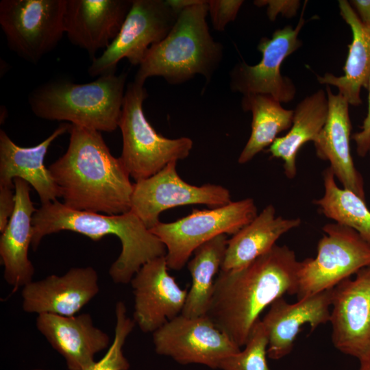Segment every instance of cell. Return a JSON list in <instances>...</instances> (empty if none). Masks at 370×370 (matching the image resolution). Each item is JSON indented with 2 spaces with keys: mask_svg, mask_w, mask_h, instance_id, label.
Masks as SVG:
<instances>
[{
  "mask_svg": "<svg viewBox=\"0 0 370 370\" xmlns=\"http://www.w3.org/2000/svg\"><path fill=\"white\" fill-rule=\"evenodd\" d=\"M258 214L254 200L245 198L192 212L170 223L160 222L150 231L166 248L169 269L180 270L199 246L221 234L237 233Z\"/></svg>",
  "mask_w": 370,
  "mask_h": 370,
  "instance_id": "cell-7",
  "label": "cell"
},
{
  "mask_svg": "<svg viewBox=\"0 0 370 370\" xmlns=\"http://www.w3.org/2000/svg\"><path fill=\"white\" fill-rule=\"evenodd\" d=\"M269 338L262 320L259 319L248 337L243 350L224 358L221 370H269L267 356Z\"/></svg>",
  "mask_w": 370,
  "mask_h": 370,
  "instance_id": "cell-29",
  "label": "cell"
},
{
  "mask_svg": "<svg viewBox=\"0 0 370 370\" xmlns=\"http://www.w3.org/2000/svg\"><path fill=\"white\" fill-rule=\"evenodd\" d=\"M367 89L369 91L367 116L364 119L361 130L352 136L356 143L357 153L362 158L369 153L370 150V79Z\"/></svg>",
  "mask_w": 370,
  "mask_h": 370,
  "instance_id": "cell-34",
  "label": "cell"
},
{
  "mask_svg": "<svg viewBox=\"0 0 370 370\" xmlns=\"http://www.w3.org/2000/svg\"><path fill=\"white\" fill-rule=\"evenodd\" d=\"M243 2L242 0L208 1L213 28L216 31H224L227 25L235 20Z\"/></svg>",
  "mask_w": 370,
  "mask_h": 370,
  "instance_id": "cell-31",
  "label": "cell"
},
{
  "mask_svg": "<svg viewBox=\"0 0 370 370\" xmlns=\"http://www.w3.org/2000/svg\"><path fill=\"white\" fill-rule=\"evenodd\" d=\"M16 205L14 212L0 237V256L4 267L3 277L13 288L32 281L34 267L28 258L33 236L34 208L30 198L29 184L21 178L14 179Z\"/></svg>",
  "mask_w": 370,
  "mask_h": 370,
  "instance_id": "cell-22",
  "label": "cell"
},
{
  "mask_svg": "<svg viewBox=\"0 0 370 370\" xmlns=\"http://www.w3.org/2000/svg\"><path fill=\"white\" fill-rule=\"evenodd\" d=\"M227 235L206 242L193 252L187 262L192 278L182 314L187 317L206 315L212 299L215 275L221 269L227 247Z\"/></svg>",
  "mask_w": 370,
  "mask_h": 370,
  "instance_id": "cell-27",
  "label": "cell"
},
{
  "mask_svg": "<svg viewBox=\"0 0 370 370\" xmlns=\"http://www.w3.org/2000/svg\"><path fill=\"white\" fill-rule=\"evenodd\" d=\"M359 367L358 370H370V351L358 359Z\"/></svg>",
  "mask_w": 370,
  "mask_h": 370,
  "instance_id": "cell-37",
  "label": "cell"
},
{
  "mask_svg": "<svg viewBox=\"0 0 370 370\" xmlns=\"http://www.w3.org/2000/svg\"><path fill=\"white\" fill-rule=\"evenodd\" d=\"M325 90L328 114L323 127L313 142L317 156L330 162L329 167L344 188L365 200L363 178L351 153L349 104L340 93H333L329 86H326Z\"/></svg>",
  "mask_w": 370,
  "mask_h": 370,
  "instance_id": "cell-20",
  "label": "cell"
},
{
  "mask_svg": "<svg viewBox=\"0 0 370 370\" xmlns=\"http://www.w3.org/2000/svg\"><path fill=\"white\" fill-rule=\"evenodd\" d=\"M37 330L65 360L68 370H87L96 354L108 348L107 333L95 326L90 314L71 317L42 313L36 319Z\"/></svg>",
  "mask_w": 370,
  "mask_h": 370,
  "instance_id": "cell-18",
  "label": "cell"
},
{
  "mask_svg": "<svg viewBox=\"0 0 370 370\" xmlns=\"http://www.w3.org/2000/svg\"><path fill=\"white\" fill-rule=\"evenodd\" d=\"M322 230L316 257L301 261L298 299L333 288L370 265V244L354 230L336 223Z\"/></svg>",
  "mask_w": 370,
  "mask_h": 370,
  "instance_id": "cell-9",
  "label": "cell"
},
{
  "mask_svg": "<svg viewBox=\"0 0 370 370\" xmlns=\"http://www.w3.org/2000/svg\"><path fill=\"white\" fill-rule=\"evenodd\" d=\"M99 277L92 267H73L63 275H50L28 283L22 290L25 312L74 316L99 291Z\"/></svg>",
  "mask_w": 370,
  "mask_h": 370,
  "instance_id": "cell-16",
  "label": "cell"
},
{
  "mask_svg": "<svg viewBox=\"0 0 370 370\" xmlns=\"http://www.w3.org/2000/svg\"><path fill=\"white\" fill-rule=\"evenodd\" d=\"M32 370H51V369H34Z\"/></svg>",
  "mask_w": 370,
  "mask_h": 370,
  "instance_id": "cell-38",
  "label": "cell"
},
{
  "mask_svg": "<svg viewBox=\"0 0 370 370\" xmlns=\"http://www.w3.org/2000/svg\"><path fill=\"white\" fill-rule=\"evenodd\" d=\"M32 224L34 251L45 236L64 230L83 234L94 241L107 235L117 236L122 249L109 269L111 279L117 284L129 283L143 264L166 254L165 245L131 210L121 214L80 211L56 200L37 208Z\"/></svg>",
  "mask_w": 370,
  "mask_h": 370,
  "instance_id": "cell-3",
  "label": "cell"
},
{
  "mask_svg": "<svg viewBox=\"0 0 370 370\" xmlns=\"http://www.w3.org/2000/svg\"><path fill=\"white\" fill-rule=\"evenodd\" d=\"M14 188L0 186V232L6 227L15 208Z\"/></svg>",
  "mask_w": 370,
  "mask_h": 370,
  "instance_id": "cell-33",
  "label": "cell"
},
{
  "mask_svg": "<svg viewBox=\"0 0 370 370\" xmlns=\"http://www.w3.org/2000/svg\"><path fill=\"white\" fill-rule=\"evenodd\" d=\"M301 266L293 249L276 244L241 268L220 270L206 315L241 348L267 306L297 294Z\"/></svg>",
  "mask_w": 370,
  "mask_h": 370,
  "instance_id": "cell-1",
  "label": "cell"
},
{
  "mask_svg": "<svg viewBox=\"0 0 370 370\" xmlns=\"http://www.w3.org/2000/svg\"><path fill=\"white\" fill-rule=\"evenodd\" d=\"M241 106L252 114L250 136L239 155V164H245L270 145L278 135L291 127L293 110L282 107L270 95L249 94L243 95Z\"/></svg>",
  "mask_w": 370,
  "mask_h": 370,
  "instance_id": "cell-26",
  "label": "cell"
},
{
  "mask_svg": "<svg viewBox=\"0 0 370 370\" xmlns=\"http://www.w3.org/2000/svg\"><path fill=\"white\" fill-rule=\"evenodd\" d=\"M66 0H2L0 27L8 48L37 64L58 45L64 33Z\"/></svg>",
  "mask_w": 370,
  "mask_h": 370,
  "instance_id": "cell-8",
  "label": "cell"
},
{
  "mask_svg": "<svg viewBox=\"0 0 370 370\" xmlns=\"http://www.w3.org/2000/svg\"><path fill=\"white\" fill-rule=\"evenodd\" d=\"M178 14L166 0H132L118 35L101 56L91 60L88 75L98 77L115 73L123 58L139 66L151 46L169 34Z\"/></svg>",
  "mask_w": 370,
  "mask_h": 370,
  "instance_id": "cell-10",
  "label": "cell"
},
{
  "mask_svg": "<svg viewBox=\"0 0 370 370\" xmlns=\"http://www.w3.org/2000/svg\"><path fill=\"white\" fill-rule=\"evenodd\" d=\"M155 351L182 364H199L219 369L221 362L241 349L212 320L204 315L182 314L153 333Z\"/></svg>",
  "mask_w": 370,
  "mask_h": 370,
  "instance_id": "cell-12",
  "label": "cell"
},
{
  "mask_svg": "<svg viewBox=\"0 0 370 370\" xmlns=\"http://www.w3.org/2000/svg\"><path fill=\"white\" fill-rule=\"evenodd\" d=\"M254 4L267 6V16L271 21H275L278 14L291 18L294 16L300 6L298 0H259L255 1Z\"/></svg>",
  "mask_w": 370,
  "mask_h": 370,
  "instance_id": "cell-32",
  "label": "cell"
},
{
  "mask_svg": "<svg viewBox=\"0 0 370 370\" xmlns=\"http://www.w3.org/2000/svg\"><path fill=\"white\" fill-rule=\"evenodd\" d=\"M338 7L341 16L352 32L344 74L336 76L328 73L317 75V80L320 84L336 87L349 105L357 106L362 103L361 88H367L370 79V29L362 23L349 1L340 0Z\"/></svg>",
  "mask_w": 370,
  "mask_h": 370,
  "instance_id": "cell-24",
  "label": "cell"
},
{
  "mask_svg": "<svg viewBox=\"0 0 370 370\" xmlns=\"http://www.w3.org/2000/svg\"><path fill=\"white\" fill-rule=\"evenodd\" d=\"M208 14L206 0L180 11L169 34L147 50L134 81L144 84L158 76L177 85L201 75L209 82L223 59V47L210 33Z\"/></svg>",
  "mask_w": 370,
  "mask_h": 370,
  "instance_id": "cell-4",
  "label": "cell"
},
{
  "mask_svg": "<svg viewBox=\"0 0 370 370\" xmlns=\"http://www.w3.org/2000/svg\"><path fill=\"white\" fill-rule=\"evenodd\" d=\"M165 256L143 264L131 280L134 321L145 333L154 332L182 313L188 291L168 272Z\"/></svg>",
  "mask_w": 370,
  "mask_h": 370,
  "instance_id": "cell-15",
  "label": "cell"
},
{
  "mask_svg": "<svg viewBox=\"0 0 370 370\" xmlns=\"http://www.w3.org/2000/svg\"><path fill=\"white\" fill-rule=\"evenodd\" d=\"M70 127L71 123L60 124L42 142L30 147L18 146L1 130L0 186L14 188V179L21 178L37 192L41 204L61 197L58 186L44 164V159L51 143L69 132Z\"/></svg>",
  "mask_w": 370,
  "mask_h": 370,
  "instance_id": "cell-21",
  "label": "cell"
},
{
  "mask_svg": "<svg viewBox=\"0 0 370 370\" xmlns=\"http://www.w3.org/2000/svg\"><path fill=\"white\" fill-rule=\"evenodd\" d=\"M330 322L339 352L359 359L370 351V265L332 288Z\"/></svg>",
  "mask_w": 370,
  "mask_h": 370,
  "instance_id": "cell-14",
  "label": "cell"
},
{
  "mask_svg": "<svg viewBox=\"0 0 370 370\" xmlns=\"http://www.w3.org/2000/svg\"><path fill=\"white\" fill-rule=\"evenodd\" d=\"M66 152L49 171L63 204L73 210L121 214L131 210L134 184L100 132L71 124Z\"/></svg>",
  "mask_w": 370,
  "mask_h": 370,
  "instance_id": "cell-2",
  "label": "cell"
},
{
  "mask_svg": "<svg viewBox=\"0 0 370 370\" xmlns=\"http://www.w3.org/2000/svg\"><path fill=\"white\" fill-rule=\"evenodd\" d=\"M330 167L323 172V195L313 203L336 223L352 228L370 244V210L365 200L355 193L338 186Z\"/></svg>",
  "mask_w": 370,
  "mask_h": 370,
  "instance_id": "cell-28",
  "label": "cell"
},
{
  "mask_svg": "<svg viewBox=\"0 0 370 370\" xmlns=\"http://www.w3.org/2000/svg\"><path fill=\"white\" fill-rule=\"evenodd\" d=\"M349 3L362 23L370 29V0H352Z\"/></svg>",
  "mask_w": 370,
  "mask_h": 370,
  "instance_id": "cell-35",
  "label": "cell"
},
{
  "mask_svg": "<svg viewBox=\"0 0 370 370\" xmlns=\"http://www.w3.org/2000/svg\"><path fill=\"white\" fill-rule=\"evenodd\" d=\"M127 76L108 73L84 84L51 80L34 89L28 103L40 119L111 132L119 127Z\"/></svg>",
  "mask_w": 370,
  "mask_h": 370,
  "instance_id": "cell-5",
  "label": "cell"
},
{
  "mask_svg": "<svg viewBox=\"0 0 370 370\" xmlns=\"http://www.w3.org/2000/svg\"><path fill=\"white\" fill-rule=\"evenodd\" d=\"M303 12L296 27L287 25L276 29L271 38L262 37L258 46L262 59L255 65L245 62L234 66L230 73V86L233 92L243 95H268L280 103L291 101L296 87L288 77L282 75L281 65L284 60L301 45L298 35L304 25Z\"/></svg>",
  "mask_w": 370,
  "mask_h": 370,
  "instance_id": "cell-13",
  "label": "cell"
},
{
  "mask_svg": "<svg viewBox=\"0 0 370 370\" xmlns=\"http://www.w3.org/2000/svg\"><path fill=\"white\" fill-rule=\"evenodd\" d=\"M176 162L155 175L134 184L131 211L151 230L160 221L161 212L167 209L191 204L219 208L232 202L230 190L221 185L195 186L178 175Z\"/></svg>",
  "mask_w": 370,
  "mask_h": 370,
  "instance_id": "cell-11",
  "label": "cell"
},
{
  "mask_svg": "<svg viewBox=\"0 0 370 370\" xmlns=\"http://www.w3.org/2000/svg\"><path fill=\"white\" fill-rule=\"evenodd\" d=\"M132 0H66L64 33L91 60L118 35Z\"/></svg>",
  "mask_w": 370,
  "mask_h": 370,
  "instance_id": "cell-17",
  "label": "cell"
},
{
  "mask_svg": "<svg viewBox=\"0 0 370 370\" xmlns=\"http://www.w3.org/2000/svg\"><path fill=\"white\" fill-rule=\"evenodd\" d=\"M332 288L288 303L283 297L275 300L262 322L269 338L267 356L278 360L293 349L294 341L305 324L314 330L330 322Z\"/></svg>",
  "mask_w": 370,
  "mask_h": 370,
  "instance_id": "cell-19",
  "label": "cell"
},
{
  "mask_svg": "<svg viewBox=\"0 0 370 370\" xmlns=\"http://www.w3.org/2000/svg\"><path fill=\"white\" fill-rule=\"evenodd\" d=\"M116 325L112 343L99 361L87 370H128L130 362L123 354V347L132 331L135 322L127 315L124 302L119 301L115 307Z\"/></svg>",
  "mask_w": 370,
  "mask_h": 370,
  "instance_id": "cell-30",
  "label": "cell"
},
{
  "mask_svg": "<svg viewBox=\"0 0 370 370\" xmlns=\"http://www.w3.org/2000/svg\"><path fill=\"white\" fill-rule=\"evenodd\" d=\"M299 218L277 216L275 207L267 205L247 225L227 240L223 271L241 268L271 249L285 233L300 225Z\"/></svg>",
  "mask_w": 370,
  "mask_h": 370,
  "instance_id": "cell-23",
  "label": "cell"
},
{
  "mask_svg": "<svg viewBox=\"0 0 370 370\" xmlns=\"http://www.w3.org/2000/svg\"><path fill=\"white\" fill-rule=\"evenodd\" d=\"M201 0H166L168 4L178 13L183 9L199 3Z\"/></svg>",
  "mask_w": 370,
  "mask_h": 370,
  "instance_id": "cell-36",
  "label": "cell"
},
{
  "mask_svg": "<svg viewBox=\"0 0 370 370\" xmlns=\"http://www.w3.org/2000/svg\"><path fill=\"white\" fill-rule=\"evenodd\" d=\"M328 114L326 92L320 89L306 97L293 110L288 132L278 137L270 145L272 158L281 159L285 175L293 179L297 175V156L301 147L314 142L323 127Z\"/></svg>",
  "mask_w": 370,
  "mask_h": 370,
  "instance_id": "cell-25",
  "label": "cell"
},
{
  "mask_svg": "<svg viewBox=\"0 0 370 370\" xmlns=\"http://www.w3.org/2000/svg\"><path fill=\"white\" fill-rule=\"evenodd\" d=\"M369 153L370 154V150H369Z\"/></svg>",
  "mask_w": 370,
  "mask_h": 370,
  "instance_id": "cell-39",
  "label": "cell"
},
{
  "mask_svg": "<svg viewBox=\"0 0 370 370\" xmlns=\"http://www.w3.org/2000/svg\"><path fill=\"white\" fill-rule=\"evenodd\" d=\"M147 97L144 84L129 83L119 123L123 141L119 158L136 182L155 175L171 162L186 158L193 145L188 137L172 139L156 132L143 109Z\"/></svg>",
  "mask_w": 370,
  "mask_h": 370,
  "instance_id": "cell-6",
  "label": "cell"
}]
</instances>
